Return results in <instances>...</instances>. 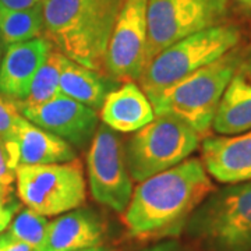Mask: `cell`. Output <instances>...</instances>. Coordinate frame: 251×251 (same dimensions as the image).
<instances>
[{
  "label": "cell",
  "mask_w": 251,
  "mask_h": 251,
  "mask_svg": "<svg viewBox=\"0 0 251 251\" xmlns=\"http://www.w3.org/2000/svg\"><path fill=\"white\" fill-rule=\"evenodd\" d=\"M66 62L67 57L57 49L52 48L48 59L32 80L27 98L23 102H18L20 109L35 108L60 95V75Z\"/></svg>",
  "instance_id": "cell-20"
},
{
  "label": "cell",
  "mask_w": 251,
  "mask_h": 251,
  "mask_svg": "<svg viewBox=\"0 0 251 251\" xmlns=\"http://www.w3.org/2000/svg\"><path fill=\"white\" fill-rule=\"evenodd\" d=\"M212 128L219 135L240 134L251 130V49L246 48L242 62L225 88Z\"/></svg>",
  "instance_id": "cell-14"
},
{
  "label": "cell",
  "mask_w": 251,
  "mask_h": 251,
  "mask_svg": "<svg viewBox=\"0 0 251 251\" xmlns=\"http://www.w3.org/2000/svg\"><path fill=\"white\" fill-rule=\"evenodd\" d=\"M91 196L100 205L123 214L133 196V179L127 166L126 148L115 130L98 126L87 153Z\"/></svg>",
  "instance_id": "cell-9"
},
{
  "label": "cell",
  "mask_w": 251,
  "mask_h": 251,
  "mask_svg": "<svg viewBox=\"0 0 251 251\" xmlns=\"http://www.w3.org/2000/svg\"><path fill=\"white\" fill-rule=\"evenodd\" d=\"M0 34L6 46L44 36L42 4L25 10L0 6Z\"/></svg>",
  "instance_id": "cell-19"
},
{
  "label": "cell",
  "mask_w": 251,
  "mask_h": 251,
  "mask_svg": "<svg viewBox=\"0 0 251 251\" xmlns=\"http://www.w3.org/2000/svg\"><path fill=\"white\" fill-rule=\"evenodd\" d=\"M240 29L229 23L206 28L158 53L144 69L140 87L151 99L240 44Z\"/></svg>",
  "instance_id": "cell-5"
},
{
  "label": "cell",
  "mask_w": 251,
  "mask_h": 251,
  "mask_svg": "<svg viewBox=\"0 0 251 251\" xmlns=\"http://www.w3.org/2000/svg\"><path fill=\"white\" fill-rule=\"evenodd\" d=\"M20 208L16 200H13V188L0 186V233H3Z\"/></svg>",
  "instance_id": "cell-24"
},
{
  "label": "cell",
  "mask_w": 251,
  "mask_h": 251,
  "mask_svg": "<svg viewBox=\"0 0 251 251\" xmlns=\"http://www.w3.org/2000/svg\"><path fill=\"white\" fill-rule=\"evenodd\" d=\"M23 117L18 102L0 94V138L3 141H11Z\"/></svg>",
  "instance_id": "cell-22"
},
{
  "label": "cell",
  "mask_w": 251,
  "mask_h": 251,
  "mask_svg": "<svg viewBox=\"0 0 251 251\" xmlns=\"http://www.w3.org/2000/svg\"><path fill=\"white\" fill-rule=\"evenodd\" d=\"M148 0H125L109 41L105 74L117 82H137L145 69Z\"/></svg>",
  "instance_id": "cell-10"
},
{
  "label": "cell",
  "mask_w": 251,
  "mask_h": 251,
  "mask_svg": "<svg viewBox=\"0 0 251 251\" xmlns=\"http://www.w3.org/2000/svg\"><path fill=\"white\" fill-rule=\"evenodd\" d=\"M106 225L91 209H73L49 222L38 251H74L103 244Z\"/></svg>",
  "instance_id": "cell-15"
},
{
  "label": "cell",
  "mask_w": 251,
  "mask_h": 251,
  "mask_svg": "<svg viewBox=\"0 0 251 251\" xmlns=\"http://www.w3.org/2000/svg\"><path fill=\"white\" fill-rule=\"evenodd\" d=\"M17 168L18 158L14 144L0 138V186L13 188Z\"/></svg>",
  "instance_id": "cell-23"
},
{
  "label": "cell",
  "mask_w": 251,
  "mask_h": 251,
  "mask_svg": "<svg viewBox=\"0 0 251 251\" xmlns=\"http://www.w3.org/2000/svg\"><path fill=\"white\" fill-rule=\"evenodd\" d=\"M201 161L211 177L232 184L251 180V130L240 134L205 137Z\"/></svg>",
  "instance_id": "cell-12"
},
{
  "label": "cell",
  "mask_w": 251,
  "mask_h": 251,
  "mask_svg": "<svg viewBox=\"0 0 251 251\" xmlns=\"http://www.w3.org/2000/svg\"><path fill=\"white\" fill-rule=\"evenodd\" d=\"M45 0H0V6L13 10H25L42 4Z\"/></svg>",
  "instance_id": "cell-26"
},
{
  "label": "cell",
  "mask_w": 251,
  "mask_h": 251,
  "mask_svg": "<svg viewBox=\"0 0 251 251\" xmlns=\"http://www.w3.org/2000/svg\"><path fill=\"white\" fill-rule=\"evenodd\" d=\"M48 226L49 221L46 216L39 215L38 212L27 208L13 218L7 232L17 240L25 243L38 251L44 244Z\"/></svg>",
  "instance_id": "cell-21"
},
{
  "label": "cell",
  "mask_w": 251,
  "mask_h": 251,
  "mask_svg": "<svg viewBox=\"0 0 251 251\" xmlns=\"http://www.w3.org/2000/svg\"><path fill=\"white\" fill-rule=\"evenodd\" d=\"M52 48L45 36L7 46L0 62V94L23 102Z\"/></svg>",
  "instance_id": "cell-13"
},
{
  "label": "cell",
  "mask_w": 251,
  "mask_h": 251,
  "mask_svg": "<svg viewBox=\"0 0 251 251\" xmlns=\"http://www.w3.org/2000/svg\"><path fill=\"white\" fill-rule=\"evenodd\" d=\"M102 123L116 133H134L152 122V103L135 82H125L106 95L99 109Z\"/></svg>",
  "instance_id": "cell-16"
},
{
  "label": "cell",
  "mask_w": 251,
  "mask_h": 251,
  "mask_svg": "<svg viewBox=\"0 0 251 251\" xmlns=\"http://www.w3.org/2000/svg\"><path fill=\"white\" fill-rule=\"evenodd\" d=\"M186 227L208 251H251V180L214 190Z\"/></svg>",
  "instance_id": "cell-4"
},
{
  "label": "cell",
  "mask_w": 251,
  "mask_h": 251,
  "mask_svg": "<svg viewBox=\"0 0 251 251\" xmlns=\"http://www.w3.org/2000/svg\"><path fill=\"white\" fill-rule=\"evenodd\" d=\"M74 251H115L112 250L110 247H106V246H98V247H90V249H82V250H74Z\"/></svg>",
  "instance_id": "cell-28"
},
{
  "label": "cell",
  "mask_w": 251,
  "mask_h": 251,
  "mask_svg": "<svg viewBox=\"0 0 251 251\" xmlns=\"http://www.w3.org/2000/svg\"><path fill=\"white\" fill-rule=\"evenodd\" d=\"M0 251H35L25 243L13 237L9 232L0 233Z\"/></svg>",
  "instance_id": "cell-25"
},
{
  "label": "cell",
  "mask_w": 251,
  "mask_h": 251,
  "mask_svg": "<svg viewBox=\"0 0 251 251\" xmlns=\"http://www.w3.org/2000/svg\"><path fill=\"white\" fill-rule=\"evenodd\" d=\"M229 0H148L145 67L177 41L226 23Z\"/></svg>",
  "instance_id": "cell-8"
},
{
  "label": "cell",
  "mask_w": 251,
  "mask_h": 251,
  "mask_svg": "<svg viewBox=\"0 0 251 251\" xmlns=\"http://www.w3.org/2000/svg\"><path fill=\"white\" fill-rule=\"evenodd\" d=\"M20 110L28 122L60 137L74 147H84L92 141L98 128V115L95 109L62 94L44 105Z\"/></svg>",
  "instance_id": "cell-11"
},
{
  "label": "cell",
  "mask_w": 251,
  "mask_h": 251,
  "mask_svg": "<svg viewBox=\"0 0 251 251\" xmlns=\"http://www.w3.org/2000/svg\"><path fill=\"white\" fill-rule=\"evenodd\" d=\"M239 6H242L243 9L251 10V0H234Z\"/></svg>",
  "instance_id": "cell-29"
},
{
  "label": "cell",
  "mask_w": 251,
  "mask_h": 251,
  "mask_svg": "<svg viewBox=\"0 0 251 251\" xmlns=\"http://www.w3.org/2000/svg\"><path fill=\"white\" fill-rule=\"evenodd\" d=\"M214 190L202 161L187 158L168 171L137 183L122 221L135 239L177 236Z\"/></svg>",
  "instance_id": "cell-1"
},
{
  "label": "cell",
  "mask_w": 251,
  "mask_h": 251,
  "mask_svg": "<svg viewBox=\"0 0 251 251\" xmlns=\"http://www.w3.org/2000/svg\"><path fill=\"white\" fill-rule=\"evenodd\" d=\"M123 1L45 0L44 36L67 59L106 77V50Z\"/></svg>",
  "instance_id": "cell-2"
},
{
  "label": "cell",
  "mask_w": 251,
  "mask_h": 251,
  "mask_svg": "<svg viewBox=\"0 0 251 251\" xmlns=\"http://www.w3.org/2000/svg\"><path fill=\"white\" fill-rule=\"evenodd\" d=\"M11 141L16 145L20 165L63 163L77 158L73 145L23 117Z\"/></svg>",
  "instance_id": "cell-17"
},
{
  "label": "cell",
  "mask_w": 251,
  "mask_h": 251,
  "mask_svg": "<svg viewBox=\"0 0 251 251\" xmlns=\"http://www.w3.org/2000/svg\"><path fill=\"white\" fill-rule=\"evenodd\" d=\"M246 48L236 46L222 57L198 69L151 98L155 115H171L186 122L201 137L212 128L219 100L242 62Z\"/></svg>",
  "instance_id": "cell-3"
},
{
  "label": "cell",
  "mask_w": 251,
  "mask_h": 251,
  "mask_svg": "<svg viewBox=\"0 0 251 251\" xmlns=\"http://www.w3.org/2000/svg\"><path fill=\"white\" fill-rule=\"evenodd\" d=\"M16 183L21 202L46 218L77 209L87 198L84 168L77 158L63 163L20 165Z\"/></svg>",
  "instance_id": "cell-7"
},
{
  "label": "cell",
  "mask_w": 251,
  "mask_h": 251,
  "mask_svg": "<svg viewBox=\"0 0 251 251\" xmlns=\"http://www.w3.org/2000/svg\"><path fill=\"white\" fill-rule=\"evenodd\" d=\"M6 48L7 46L4 45V42H3V38H1V34H0V62H1V57H3V54L6 52Z\"/></svg>",
  "instance_id": "cell-30"
},
{
  "label": "cell",
  "mask_w": 251,
  "mask_h": 251,
  "mask_svg": "<svg viewBox=\"0 0 251 251\" xmlns=\"http://www.w3.org/2000/svg\"><path fill=\"white\" fill-rule=\"evenodd\" d=\"M105 75L67 59L60 75V94L98 110L110 92Z\"/></svg>",
  "instance_id": "cell-18"
},
{
  "label": "cell",
  "mask_w": 251,
  "mask_h": 251,
  "mask_svg": "<svg viewBox=\"0 0 251 251\" xmlns=\"http://www.w3.org/2000/svg\"><path fill=\"white\" fill-rule=\"evenodd\" d=\"M141 251H180V249L175 244V243H162V244H156L153 247L145 249Z\"/></svg>",
  "instance_id": "cell-27"
},
{
  "label": "cell",
  "mask_w": 251,
  "mask_h": 251,
  "mask_svg": "<svg viewBox=\"0 0 251 251\" xmlns=\"http://www.w3.org/2000/svg\"><path fill=\"white\" fill-rule=\"evenodd\" d=\"M201 135L171 115H155L134 131L125 145L127 166L134 183L168 171L186 161L200 147Z\"/></svg>",
  "instance_id": "cell-6"
}]
</instances>
